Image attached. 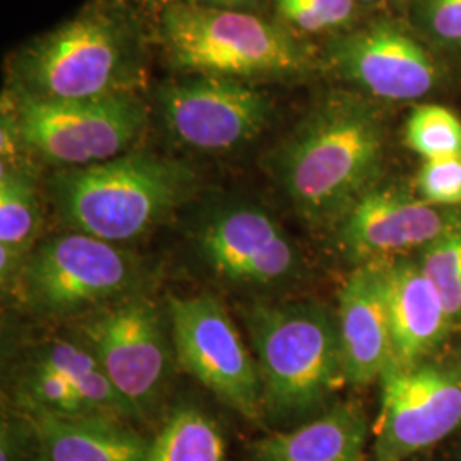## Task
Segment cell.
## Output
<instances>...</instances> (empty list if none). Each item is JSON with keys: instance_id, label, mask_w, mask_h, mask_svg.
<instances>
[{"instance_id": "1", "label": "cell", "mask_w": 461, "mask_h": 461, "mask_svg": "<svg viewBox=\"0 0 461 461\" xmlns=\"http://www.w3.org/2000/svg\"><path fill=\"white\" fill-rule=\"evenodd\" d=\"M386 148V120L376 103L340 91L301 120L276 150L272 167L297 215L327 230L381 183Z\"/></svg>"}, {"instance_id": "2", "label": "cell", "mask_w": 461, "mask_h": 461, "mask_svg": "<svg viewBox=\"0 0 461 461\" xmlns=\"http://www.w3.org/2000/svg\"><path fill=\"white\" fill-rule=\"evenodd\" d=\"M11 81L16 95L40 99L137 95L146 83L144 40L123 7L95 0L21 50Z\"/></svg>"}, {"instance_id": "3", "label": "cell", "mask_w": 461, "mask_h": 461, "mask_svg": "<svg viewBox=\"0 0 461 461\" xmlns=\"http://www.w3.org/2000/svg\"><path fill=\"white\" fill-rule=\"evenodd\" d=\"M264 386L265 415L310 420L346 384L337 318L314 299L253 303L243 310Z\"/></svg>"}, {"instance_id": "4", "label": "cell", "mask_w": 461, "mask_h": 461, "mask_svg": "<svg viewBox=\"0 0 461 461\" xmlns=\"http://www.w3.org/2000/svg\"><path fill=\"white\" fill-rule=\"evenodd\" d=\"M195 185V173L175 159L125 152L62 169L51 182V197L70 230L122 245L156 228L192 197Z\"/></svg>"}, {"instance_id": "5", "label": "cell", "mask_w": 461, "mask_h": 461, "mask_svg": "<svg viewBox=\"0 0 461 461\" xmlns=\"http://www.w3.org/2000/svg\"><path fill=\"white\" fill-rule=\"evenodd\" d=\"M161 36L169 62L188 76L285 79L312 67L287 30L234 9L176 2L161 16Z\"/></svg>"}, {"instance_id": "6", "label": "cell", "mask_w": 461, "mask_h": 461, "mask_svg": "<svg viewBox=\"0 0 461 461\" xmlns=\"http://www.w3.org/2000/svg\"><path fill=\"white\" fill-rule=\"evenodd\" d=\"M140 276V262L127 249L72 230L34 248L16 285L32 312L64 316L137 293Z\"/></svg>"}, {"instance_id": "7", "label": "cell", "mask_w": 461, "mask_h": 461, "mask_svg": "<svg viewBox=\"0 0 461 461\" xmlns=\"http://www.w3.org/2000/svg\"><path fill=\"white\" fill-rule=\"evenodd\" d=\"M14 108L23 146L64 169L125 154L148 125V110L137 95L98 99L16 95Z\"/></svg>"}, {"instance_id": "8", "label": "cell", "mask_w": 461, "mask_h": 461, "mask_svg": "<svg viewBox=\"0 0 461 461\" xmlns=\"http://www.w3.org/2000/svg\"><path fill=\"white\" fill-rule=\"evenodd\" d=\"M165 316L150 297L137 291L86 313L76 331L140 419L165 393L175 354Z\"/></svg>"}, {"instance_id": "9", "label": "cell", "mask_w": 461, "mask_h": 461, "mask_svg": "<svg viewBox=\"0 0 461 461\" xmlns=\"http://www.w3.org/2000/svg\"><path fill=\"white\" fill-rule=\"evenodd\" d=\"M373 461H407L461 426V359L392 363L379 378Z\"/></svg>"}, {"instance_id": "10", "label": "cell", "mask_w": 461, "mask_h": 461, "mask_svg": "<svg viewBox=\"0 0 461 461\" xmlns=\"http://www.w3.org/2000/svg\"><path fill=\"white\" fill-rule=\"evenodd\" d=\"M166 314L176 361L234 412L264 415L258 366L221 301L209 294L169 296Z\"/></svg>"}, {"instance_id": "11", "label": "cell", "mask_w": 461, "mask_h": 461, "mask_svg": "<svg viewBox=\"0 0 461 461\" xmlns=\"http://www.w3.org/2000/svg\"><path fill=\"white\" fill-rule=\"evenodd\" d=\"M169 135L200 152H230L255 140L270 123L274 106L255 86L215 76L169 83L158 95Z\"/></svg>"}, {"instance_id": "12", "label": "cell", "mask_w": 461, "mask_h": 461, "mask_svg": "<svg viewBox=\"0 0 461 461\" xmlns=\"http://www.w3.org/2000/svg\"><path fill=\"white\" fill-rule=\"evenodd\" d=\"M200 257L219 277L249 287H282L304 277L296 241L264 209L232 203L205 217L197 232Z\"/></svg>"}, {"instance_id": "13", "label": "cell", "mask_w": 461, "mask_h": 461, "mask_svg": "<svg viewBox=\"0 0 461 461\" xmlns=\"http://www.w3.org/2000/svg\"><path fill=\"white\" fill-rule=\"evenodd\" d=\"M329 53L335 70L375 99L417 101L443 83V68L428 43L390 19L337 38Z\"/></svg>"}, {"instance_id": "14", "label": "cell", "mask_w": 461, "mask_h": 461, "mask_svg": "<svg viewBox=\"0 0 461 461\" xmlns=\"http://www.w3.org/2000/svg\"><path fill=\"white\" fill-rule=\"evenodd\" d=\"M461 221V207H436L395 183H378L337 226L340 251L354 267L412 257Z\"/></svg>"}, {"instance_id": "15", "label": "cell", "mask_w": 461, "mask_h": 461, "mask_svg": "<svg viewBox=\"0 0 461 461\" xmlns=\"http://www.w3.org/2000/svg\"><path fill=\"white\" fill-rule=\"evenodd\" d=\"M337 331L346 384L367 386L395 361L381 264L357 265L339 293Z\"/></svg>"}, {"instance_id": "16", "label": "cell", "mask_w": 461, "mask_h": 461, "mask_svg": "<svg viewBox=\"0 0 461 461\" xmlns=\"http://www.w3.org/2000/svg\"><path fill=\"white\" fill-rule=\"evenodd\" d=\"M383 265L393 333V363L407 366L436 356L453 331L441 294L415 257Z\"/></svg>"}, {"instance_id": "17", "label": "cell", "mask_w": 461, "mask_h": 461, "mask_svg": "<svg viewBox=\"0 0 461 461\" xmlns=\"http://www.w3.org/2000/svg\"><path fill=\"white\" fill-rule=\"evenodd\" d=\"M371 429L361 403H331L299 428L257 439L249 461H364Z\"/></svg>"}, {"instance_id": "18", "label": "cell", "mask_w": 461, "mask_h": 461, "mask_svg": "<svg viewBox=\"0 0 461 461\" xmlns=\"http://www.w3.org/2000/svg\"><path fill=\"white\" fill-rule=\"evenodd\" d=\"M28 415L38 430L41 461H146L148 456L150 439L129 420L101 415Z\"/></svg>"}, {"instance_id": "19", "label": "cell", "mask_w": 461, "mask_h": 461, "mask_svg": "<svg viewBox=\"0 0 461 461\" xmlns=\"http://www.w3.org/2000/svg\"><path fill=\"white\" fill-rule=\"evenodd\" d=\"M41 226V205L33 167L24 159L0 167V280L16 285L21 268L34 249Z\"/></svg>"}, {"instance_id": "20", "label": "cell", "mask_w": 461, "mask_h": 461, "mask_svg": "<svg viewBox=\"0 0 461 461\" xmlns=\"http://www.w3.org/2000/svg\"><path fill=\"white\" fill-rule=\"evenodd\" d=\"M32 359L62 375L81 393L95 415L129 422L140 419L132 405L118 393L93 350L77 335L45 340L34 348Z\"/></svg>"}, {"instance_id": "21", "label": "cell", "mask_w": 461, "mask_h": 461, "mask_svg": "<svg viewBox=\"0 0 461 461\" xmlns=\"http://www.w3.org/2000/svg\"><path fill=\"white\" fill-rule=\"evenodd\" d=\"M146 461H230L222 429L194 403L175 407L149 443Z\"/></svg>"}, {"instance_id": "22", "label": "cell", "mask_w": 461, "mask_h": 461, "mask_svg": "<svg viewBox=\"0 0 461 461\" xmlns=\"http://www.w3.org/2000/svg\"><path fill=\"white\" fill-rule=\"evenodd\" d=\"M17 407L28 413L62 417L95 415L81 393L62 375L30 359L17 379Z\"/></svg>"}, {"instance_id": "23", "label": "cell", "mask_w": 461, "mask_h": 461, "mask_svg": "<svg viewBox=\"0 0 461 461\" xmlns=\"http://www.w3.org/2000/svg\"><path fill=\"white\" fill-rule=\"evenodd\" d=\"M405 146L424 161L461 156V118L441 104H419L405 122Z\"/></svg>"}, {"instance_id": "24", "label": "cell", "mask_w": 461, "mask_h": 461, "mask_svg": "<svg viewBox=\"0 0 461 461\" xmlns=\"http://www.w3.org/2000/svg\"><path fill=\"white\" fill-rule=\"evenodd\" d=\"M415 258L441 294L453 327L461 329V221Z\"/></svg>"}, {"instance_id": "25", "label": "cell", "mask_w": 461, "mask_h": 461, "mask_svg": "<svg viewBox=\"0 0 461 461\" xmlns=\"http://www.w3.org/2000/svg\"><path fill=\"white\" fill-rule=\"evenodd\" d=\"M412 26L430 49L461 57V0H413Z\"/></svg>"}, {"instance_id": "26", "label": "cell", "mask_w": 461, "mask_h": 461, "mask_svg": "<svg viewBox=\"0 0 461 461\" xmlns=\"http://www.w3.org/2000/svg\"><path fill=\"white\" fill-rule=\"evenodd\" d=\"M280 16L297 30L320 33L346 24L354 16L356 0H274Z\"/></svg>"}, {"instance_id": "27", "label": "cell", "mask_w": 461, "mask_h": 461, "mask_svg": "<svg viewBox=\"0 0 461 461\" xmlns=\"http://www.w3.org/2000/svg\"><path fill=\"white\" fill-rule=\"evenodd\" d=\"M413 192L436 207H461V156L424 161Z\"/></svg>"}, {"instance_id": "28", "label": "cell", "mask_w": 461, "mask_h": 461, "mask_svg": "<svg viewBox=\"0 0 461 461\" xmlns=\"http://www.w3.org/2000/svg\"><path fill=\"white\" fill-rule=\"evenodd\" d=\"M0 461H41L38 430L28 413H2Z\"/></svg>"}, {"instance_id": "29", "label": "cell", "mask_w": 461, "mask_h": 461, "mask_svg": "<svg viewBox=\"0 0 461 461\" xmlns=\"http://www.w3.org/2000/svg\"><path fill=\"white\" fill-rule=\"evenodd\" d=\"M253 0H190V4L197 5H207V7H219V9H234V7H243L251 4Z\"/></svg>"}, {"instance_id": "30", "label": "cell", "mask_w": 461, "mask_h": 461, "mask_svg": "<svg viewBox=\"0 0 461 461\" xmlns=\"http://www.w3.org/2000/svg\"><path fill=\"white\" fill-rule=\"evenodd\" d=\"M142 9H146L149 13H159L161 16L165 14L166 11L176 4L175 0H135Z\"/></svg>"}, {"instance_id": "31", "label": "cell", "mask_w": 461, "mask_h": 461, "mask_svg": "<svg viewBox=\"0 0 461 461\" xmlns=\"http://www.w3.org/2000/svg\"><path fill=\"white\" fill-rule=\"evenodd\" d=\"M359 2H363V4H376L379 0H359Z\"/></svg>"}]
</instances>
